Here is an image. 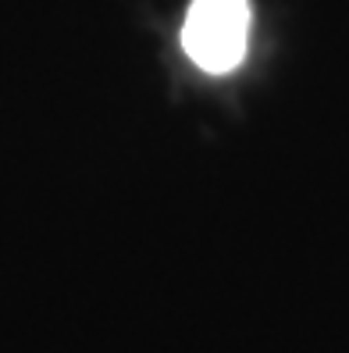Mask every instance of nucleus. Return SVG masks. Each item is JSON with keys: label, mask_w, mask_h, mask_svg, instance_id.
Wrapping results in <instances>:
<instances>
[{"label": "nucleus", "mask_w": 349, "mask_h": 353, "mask_svg": "<svg viewBox=\"0 0 349 353\" xmlns=\"http://www.w3.org/2000/svg\"><path fill=\"white\" fill-rule=\"evenodd\" d=\"M250 43V0H193L186 26H182V47L211 75L232 72Z\"/></svg>", "instance_id": "obj_1"}]
</instances>
